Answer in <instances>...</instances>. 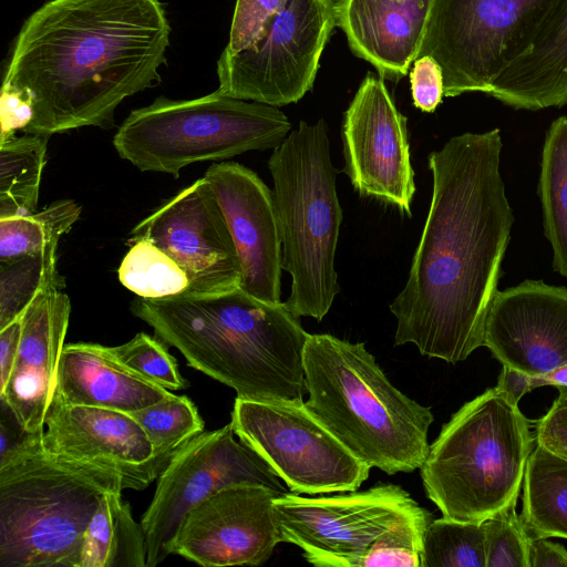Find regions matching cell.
<instances>
[{
  "instance_id": "cell-1",
  "label": "cell",
  "mask_w": 567,
  "mask_h": 567,
  "mask_svg": "<svg viewBox=\"0 0 567 567\" xmlns=\"http://www.w3.org/2000/svg\"><path fill=\"white\" fill-rule=\"evenodd\" d=\"M498 128L451 137L429 154L430 209L405 286L390 305L394 344L449 363L483 347L514 215Z\"/></svg>"
},
{
  "instance_id": "cell-2",
  "label": "cell",
  "mask_w": 567,
  "mask_h": 567,
  "mask_svg": "<svg viewBox=\"0 0 567 567\" xmlns=\"http://www.w3.org/2000/svg\"><path fill=\"white\" fill-rule=\"evenodd\" d=\"M171 25L161 0H50L22 24L2 86L27 97L22 131L110 128L128 96L161 83Z\"/></svg>"
},
{
  "instance_id": "cell-3",
  "label": "cell",
  "mask_w": 567,
  "mask_h": 567,
  "mask_svg": "<svg viewBox=\"0 0 567 567\" xmlns=\"http://www.w3.org/2000/svg\"><path fill=\"white\" fill-rule=\"evenodd\" d=\"M132 313L176 348L187 364L228 385L237 398L303 402L300 317L284 302L260 301L240 288L213 295L136 298Z\"/></svg>"
},
{
  "instance_id": "cell-4",
  "label": "cell",
  "mask_w": 567,
  "mask_h": 567,
  "mask_svg": "<svg viewBox=\"0 0 567 567\" xmlns=\"http://www.w3.org/2000/svg\"><path fill=\"white\" fill-rule=\"evenodd\" d=\"M303 371L306 408L353 455L390 475L422 466L432 411L398 390L364 343L309 333Z\"/></svg>"
},
{
  "instance_id": "cell-5",
  "label": "cell",
  "mask_w": 567,
  "mask_h": 567,
  "mask_svg": "<svg viewBox=\"0 0 567 567\" xmlns=\"http://www.w3.org/2000/svg\"><path fill=\"white\" fill-rule=\"evenodd\" d=\"M41 430L0 461V567H78L113 470L48 453Z\"/></svg>"
},
{
  "instance_id": "cell-6",
  "label": "cell",
  "mask_w": 567,
  "mask_h": 567,
  "mask_svg": "<svg viewBox=\"0 0 567 567\" xmlns=\"http://www.w3.org/2000/svg\"><path fill=\"white\" fill-rule=\"evenodd\" d=\"M281 240V267L291 275L284 302L293 315L321 321L340 292L334 256L342 221L328 126L299 122L268 161Z\"/></svg>"
},
{
  "instance_id": "cell-7",
  "label": "cell",
  "mask_w": 567,
  "mask_h": 567,
  "mask_svg": "<svg viewBox=\"0 0 567 567\" xmlns=\"http://www.w3.org/2000/svg\"><path fill=\"white\" fill-rule=\"evenodd\" d=\"M534 447L529 422L496 386L465 403L430 445L421 478L443 516L483 522L516 504Z\"/></svg>"
},
{
  "instance_id": "cell-8",
  "label": "cell",
  "mask_w": 567,
  "mask_h": 567,
  "mask_svg": "<svg viewBox=\"0 0 567 567\" xmlns=\"http://www.w3.org/2000/svg\"><path fill=\"white\" fill-rule=\"evenodd\" d=\"M290 128L278 107L216 90L193 100L158 96L130 113L113 145L120 157L142 172L178 177L181 169L193 163L275 150Z\"/></svg>"
},
{
  "instance_id": "cell-9",
  "label": "cell",
  "mask_w": 567,
  "mask_h": 567,
  "mask_svg": "<svg viewBox=\"0 0 567 567\" xmlns=\"http://www.w3.org/2000/svg\"><path fill=\"white\" fill-rule=\"evenodd\" d=\"M560 1L432 0L419 56L441 66L444 96L488 94L501 72L529 51Z\"/></svg>"
},
{
  "instance_id": "cell-10",
  "label": "cell",
  "mask_w": 567,
  "mask_h": 567,
  "mask_svg": "<svg viewBox=\"0 0 567 567\" xmlns=\"http://www.w3.org/2000/svg\"><path fill=\"white\" fill-rule=\"evenodd\" d=\"M334 27L333 0H288L247 48L221 52L217 90L276 107L298 102L312 89Z\"/></svg>"
},
{
  "instance_id": "cell-11",
  "label": "cell",
  "mask_w": 567,
  "mask_h": 567,
  "mask_svg": "<svg viewBox=\"0 0 567 567\" xmlns=\"http://www.w3.org/2000/svg\"><path fill=\"white\" fill-rule=\"evenodd\" d=\"M240 441L258 452L295 494L353 492L371 467L353 455L305 402L236 398L230 421Z\"/></svg>"
},
{
  "instance_id": "cell-12",
  "label": "cell",
  "mask_w": 567,
  "mask_h": 567,
  "mask_svg": "<svg viewBox=\"0 0 567 567\" xmlns=\"http://www.w3.org/2000/svg\"><path fill=\"white\" fill-rule=\"evenodd\" d=\"M231 423L202 432L183 445L157 477V485L141 525L145 535L146 567L172 553L184 516L198 503L233 485H260L284 495L289 488L267 461L235 439Z\"/></svg>"
},
{
  "instance_id": "cell-13",
  "label": "cell",
  "mask_w": 567,
  "mask_h": 567,
  "mask_svg": "<svg viewBox=\"0 0 567 567\" xmlns=\"http://www.w3.org/2000/svg\"><path fill=\"white\" fill-rule=\"evenodd\" d=\"M417 506L394 484L320 497L289 492L274 499L281 542L301 548L318 567H362L373 543Z\"/></svg>"
},
{
  "instance_id": "cell-14",
  "label": "cell",
  "mask_w": 567,
  "mask_h": 567,
  "mask_svg": "<svg viewBox=\"0 0 567 567\" xmlns=\"http://www.w3.org/2000/svg\"><path fill=\"white\" fill-rule=\"evenodd\" d=\"M146 238L186 274L188 293L238 289L241 269L226 219L208 181L184 188L136 225L132 240Z\"/></svg>"
},
{
  "instance_id": "cell-15",
  "label": "cell",
  "mask_w": 567,
  "mask_h": 567,
  "mask_svg": "<svg viewBox=\"0 0 567 567\" xmlns=\"http://www.w3.org/2000/svg\"><path fill=\"white\" fill-rule=\"evenodd\" d=\"M342 172L364 196L411 216L415 193L406 117L396 109L383 78L368 74L343 115Z\"/></svg>"
},
{
  "instance_id": "cell-16",
  "label": "cell",
  "mask_w": 567,
  "mask_h": 567,
  "mask_svg": "<svg viewBox=\"0 0 567 567\" xmlns=\"http://www.w3.org/2000/svg\"><path fill=\"white\" fill-rule=\"evenodd\" d=\"M280 495L250 484L216 492L184 516L172 553L205 567L264 564L281 542L274 512Z\"/></svg>"
},
{
  "instance_id": "cell-17",
  "label": "cell",
  "mask_w": 567,
  "mask_h": 567,
  "mask_svg": "<svg viewBox=\"0 0 567 567\" xmlns=\"http://www.w3.org/2000/svg\"><path fill=\"white\" fill-rule=\"evenodd\" d=\"M42 445L48 453L115 471L124 489L141 491L169 463L126 412L63 403L53 395Z\"/></svg>"
},
{
  "instance_id": "cell-18",
  "label": "cell",
  "mask_w": 567,
  "mask_h": 567,
  "mask_svg": "<svg viewBox=\"0 0 567 567\" xmlns=\"http://www.w3.org/2000/svg\"><path fill=\"white\" fill-rule=\"evenodd\" d=\"M483 346L529 375L567 364V288L525 280L497 291L487 312Z\"/></svg>"
},
{
  "instance_id": "cell-19",
  "label": "cell",
  "mask_w": 567,
  "mask_h": 567,
  "mask_svg": "<svg viewBox=\"0 0 567 567\" xmlns=\"http://www.w3.org/2000/svg\"><path fill=\"white\" fill-rule=\"evenodd\" d=\"M204 177L217 198L237 251L239 288L260 301L280 303L281 240L272 190L255 172L236 162L213 164Z\"/></svg>"
},
{
  "instance_id": "cell-20",
  "label": "cell",
  "mask_w": 567,
  "mask_h": 567,
  "mask_svg": "<svg viewBox=\"0 0 567 567\" xmlns=\"http://www.w3.org/2000/svg\"><path fill=\"white\" fill-rule=\"evenodd\" d=\"M70 313L68 295L60 288H51L40 292L21 316L18 357L0 398L29 433L44 429Z\"/></svg>"
},
{
  "instance_id": "cell-21",
  "label": "cell",
  "mask_w": 567,
  "mask_h": 567,
  "mask_svg": "<svg viewBox=\"0 0 567 567\" xmlns=\"http://www.w3.org/2000/svg\"><path fill=\"white\" fill-rule=\"evenodd\" d=\"M432 0H337L336 25L381 78L400 79L419 56Z\"/></svg>"
},
{
  "instance_id": "cell-22",
  "label": "cell",
  "mask_w": 567,
  "mask_h": 567,
  "mask_svg": "<svg viewBox=\"0 0 567 567\" xmlns=\"http://www.w3.org/2000/svg\"><path fill=\"white\" fill-rule=\"evenodd\" d=\"M171 393L120 362L111 347L74 342L62 349L54 395L63 403L131 413Z\"/></svg>"
},
{
  "instance_id": "cell-23",
  "label": "cell",
  "mask_w": 567,
  "mask_h": 567,
  "mask_svg": "<svg viewBox=\"0 0 567 567\" xmlns=\"http://www.w3.org/2000/svg\"><path fill=\"white\" fill-rule=\"evenodd\" d=\"M488 94L516 110L567 103V0H561L532 48L495 79Z\"/></svg>"
},
{
  "instance_id": "cell-24",
  "label": "cell",
  "mask_w": 567,
  "mask_h": 567,
  "mask_svg": "<svg viewBox=\"0 0 567 567\" xmlns=\"http://www.w3.org/2000/svg\"><path fill=\"white\" fill-rule=\"evenodd\" d=\"M122 492L101 498L84 533L78 567H146L145 535Z\"/></svg>"
},
{
  "instance_id": "cell-25",
  "label": "cell",
  "mask_w": 567,
  "mask_h": 567,
  "mask_svg": "<svg viewBox=\"0 0 567 567\" xmlns=\"http://www.w3.org/2000/svg\"><path fill=\"white\" fill-rule=\"evenodd\" d=\"M520 517L529 538H567V460L535 442L524 475Z\"/></svg>"
},
{
  "instance_id": "cell-26",
  "label": "cell",
  "mask_w": 567,
  "mask_h": 567,
  "mask_svg": "<svg viewBox=\"0 0 567 567\" xmlns=\"http://www.w3.org/2000/svg\"><path fill=\"white\" fill-rule=\"evenodd\" d=\"M538 192L553 266L567 278V115L556 118L546 133Z\"/></svg>"
},
{
  "instance_id": "cell-27",
  "label": "cell",
  "mask_w": 567,
  "mask_h": 567,
  "mask_svg": "<svg viewBox=\"0 0 567 567\" xmlns=\"http://www.w3.org/2000/svg\"><path fill=\"white\" fill-rule=\"evenodd\" d=\"M49 137L24 133L0 142V219L37 210Z\"/></svg>"
},
{
  "instance_id": "cell-28",
  "label": "cell",
  "mask_w": 567,
  "mask_h": 567,
  "mask_svg": "<svg viewBox=\"0 0 567 567\" xmlns=\"http://www.w3.org/2000/svg\"><path fill=\"white\" fill-rule=\"evenodd\" d=\"M61 285L56 272V246L0 260V329L21 318L40 292Z\"/></svg>"
},
{
  "instance_id": "cell-29",
  "label": "cell",
  "mask_w": 567,
  "mask_h": 567,
  "mask_svg": "<svg viewBox=\"0 0 567 567\" xmlns=\"http://www.w3.org/2000/svg\"><path fill=\"white\" fill-rule=\"evenodd\" d=\"M81 206L63 199L40 212L0 219V260L40 252L58 241L78 221Z\"/></svg>"
},
{
  "instance_id": "cell-30",
  "label": "cell",
  "mask_w": 567,
  "mask_h": 567,
  "mask_svg": "<svg viewBox=\"0 0 567 567\" xmlns=\"http://www.w3.org/2000/svg\"><path fill=\"white\" fill-rule=\"evenodd\" d=\"M134 245L118 268L121 284L144 299H162L188 291L184 270L159 247L146 238Z\"/></svg>"
},
{
  "instance_id": "cell-31",
  "label": "cell",
  "mask_w": 567,
  "mask_h": 567,
  "mask_svg": "<svg viewBox=\"0 0 567 567\" xmlns=\"http://www.w3.org/2000/svg\"><path fill=\"white\" fill-rule=\"evenodd\" d=\"M421 567H486L483 523L445 516L432 519L424 534Z\"/></svg>"
},
{
  "instance_id": "cell-32",
  "label": "cell",
  "mask_w": 567,
  "mask_h": 567,
  "mask_svg": "<svg viewBox=\"0 0 567 567\" xmlns=\"http://www.w3.org/2000/svg\"><path fill=\"white\" fill-rule=\"evenodd\" d=\"M144 430L156 451L173 455L204 432V421L186 395L171 393L159 402L130 413Z\"/></svg>"
},
{
  "instance_id": "cell-33",
  "label": "cell",
  "mask_w": 567,
  "mask_h": 567,
  "mask_svg": "<svg viewBox=\"0 0 567 567\" xmlns=\"http://www.w3.org/2000/svg\"><path fill=\"white\" fill-rule=\"evenodd\" d=\"M432 519L420 505L402 516L373 543L362 567H421L424 534Z\"/></svg>"
},
{
  "instance_id": "cell-34",
  "label": "cell",
  "mask_w": 567,
  "mask_h": 567,
  "mask_svg": "<svg viewBox=\"0 0 567 567\" xmlns=\"http://www.w3.org/2000/svg\"><path fill=\"white\" fill-rule=\"evenodd\" d=\"M111 349L120 362L151 382L167 390L188 386L175 358L162 342L147 333L140 332L130 341Z\"/></svg>"
},
{
  "instance_id": "cell-35",
  "label": "cell",
  "mask_w": 567,
  "mask_h": 567,
  "mask_svg": "<svg viewBox=\"0 0 567 567\" xmlns=\"http://www.w3.org/2000/svg\"><path fill=\"white\" fill-rule=\"evenodd\" d=\"M485 533L486 567H529V536L516 504L482 522Z\"/></svg>"
},
{
  "instance_id": "cell-36",
  "label": "cell",
  "mask_w": 567,
  "mask_h": 567,
  "mask_svg": "<svg viewBox=\"0 0 567 567\" xmlns=\"http://www.w3.org/2000/svg\"><path fill=\"white\" fill-rule=\"evenodd\" d=\"M287 2L288 0H237L229 40L223 52L234 54L247 48Z\"/></svg>"
},
{
  "instance_id": "cell-37",
  "label": "cell",
  "mask_w": 567,
  "mask_h": 567,
  "mask_svg": "<svg viewBox=\"0 0 567 567\" xmlns=\"http://www.w3.org/2000/svg\"><path fill=\"white\" fill-rule=\"evenodd\" d=\"M410 82L414 105L423 112H433L444 96L443 74L437 62L430 55L416 58Z\"/></svg>"
},
{
  "instance_id": "cell-38",
  "label": "cell",
  "mask_w": 567,
  "mask_h": 567,
  "mask_svg": "<svg viewBox=\"0 0 567 567\" xmlns=\"http://www.w3.org/2000/svg\"><path fill=\"white\" fill-rule=\"evenodd\" d=\"M534 442L567 460V390L558 389L551 406L536 422Z\"/></svg>"
},
{
  "instance_id": "cell-39",
  "label": "cell",
  "mask_w": 567,
  "mask_h": 567,
  "mask_svg": "<svg viewBox=\"0 0 567 567\" xmlns=\"http://www.w3.org/2000/svg\"><path fill=\"white\" fill-rule=\"evenodd\" d=\"M1 134L0 142L23 131L32 120L30 101L18 91L2 86L0 100Z\"/></svg>"
},
{
  "instance_id": "cell-40",
  "label": "cell",
  "mask_w": 567,
  "mask_h": 567,
  "mask_svg": "<svg viewBox=\"0 0 567 567\" xmlns=\"http://www.w3.org/2000/svg\"><path fill=\"white\" fill-rule=\"evenodd\" d=\"M21 318L0 329V392L4 389L14 367L21 341Z\"/></svg>"
},
{
  "instance_id": "cell-41",
  "label": "cell",
  "mask_w": 567,
  "mask_h": 567,
  "mask_svg": "<svg viewBox=\"0 0 567 567\" xmlns=\"http://www.w3.org/2000/svg\"><path fill=\"white\" fill-rule=\"evenodd\" d=\"M31 434L22 427L8 403L0 398V461L21 446Z\"/></svg>"
},
{
  "instance_id": "cell-42",
  "label": "cell",
  "mask_w": 567,
  "mask_h": 567,
  "mask_svg": "<svg viewBox=\"0 0 567 567\" xmlns=\"http://www.w3.org/2000/svg\"><path fill=\"white\" fill-rule=\"evenodd\" d=\"M529 567H567V549L549 538H529Z\"/></svg>"
},
{
  "instance_id": "cell-43",
  "label": "cell",
  "mask_w": 567,
  "mask_h": 567,
  "mask_svg": "<svg viewBox=\"0 0 567 567\" xmlns=\"http://www.w3.org/2000/svg\"><path fill=\"white\" fill-rule=\"evenodd\" d=\"M496 388L513 403L518 404L520 399L532 391L530 375L507 365H503Z\"/></svg>"
},
{
  "instance_id": "cell-44",
  "label": "cell",
  "mask_w": 567,
  "mask_h": 567,
  "mask_svg": "<svg viewBox=\"0 0 567 567\" xmlns=\"http://www.w3.org/2000/svg\"><path fill=\"white\" fill-rule=\"evenodd\" d=\"M544 385L567 390V364L542 375H530L532 390Z\"/></svg>"
}]
</instances>
